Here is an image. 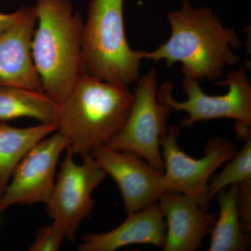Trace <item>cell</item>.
<instances>
[{
    "label": "cell",
    "instance_id": "obj_1",
    "mask_svg": "<svg viewBox=\"0 0 251 251\" xmlns=\"http://www.w3.org/2000/svg\"><path fill=\"white\" fill-rule=\"evenodd\" d=\"M167 18L169 39L154 50L145 51L144 59L165 60L168 67L179 63L184 77L199 82L219 80L225 67L240 62L232 52L242 46L237 32L224 27L210 8H195L184 0L181 9Z\"/></svg>",
    "mask_w": 251,
    "mask_h": 251
},
{
    "label": "cell",
    "instance_id": "obj_2",
    "mask_svg": "<svg viewBox=\"0 0 251 251\" xmlns=\"http://www.w3.org/2000/svg\"><path fill=\"white\" fill-rule=\"evenodd\" d=\"M133 99L134 94L128 86L106 82L84 73L59 103L57 130L74 154H89L120 131Z\"/></svg>",
    "mask_w": 251,
    "mask_h": 251
},
{
    "label": "cell",
    "instance_id": "obj_3",
    "mask_svg": "<svg viewBox=\"0 0 251 251\" xmlns=\"http://www.w3.org/2000/svg\"><path fill=\"white\" fill-rule=\"evenodd\" d=\"M37 27L31 54L43 90L57 103L67 97L84 74L83 23L70 0H36Z\"/></svg>",
    "mask_w": 251,
    "mask_h": 251
},
{
    "label": "cell",
    "instance_id": "obj_4",
    "mask_svg": "<svg viewBox=\"0 0 251 251\" xmlns=\"http://www.w3.org/2000/svg\"><path fill=\"white\" fill-rule=\"evenodd\" d=\"M125 0H91L82 31L85 74L106 82L128 86L140 78L145 50H134L126 34Z\"/></svg>",
    "mask_w": 251,
    "mask_h": 251
},
{
    "label": "cell",
    "instance_id": "obj_5",
    "mask_svg": "<svg viewBox=\"0 0 251 251\" xmlns=\"http://www.w3.org/2000/svg\"><path fill=\"white\" fill-rule=\"evenodd\" d=\"M216 85L228 86V92L224 95H208L201 89L199 81L184 77L183 87L187 100L180 102L173 98L172 92L175 86L170 82H166L157 92V99L171 107L173 111L188 114L182 122L184 126L217 119L236 120L238 136L245 140L251 136V85L247 69L240 67L232 71L226 75V80Z\"/></svg>",
    "mask_w": 251,
    "mask_h": 251
},
{
    "label": "cell",
    "instance_id": "obj_6",
    "mask_svg": "<svg viewBox=\"0 0 251 251\" xmlns=\"http://www.w3.org/2000/svg\"><path fill=\"white\" fill-rule=\"evenodd\" d=\"M137 82L133 104L125 125L105 145L118 151L138 155L163 171L161 142L168 132L167 119L173 110L157 99L154 68Z\"/></svg>",
    "mask_w": 251,
    "mask_h": 251
},
{
    "label": "cell",
    "instance_id": "obj_7",
    "mask_svg": "<svg viewBox=\"0 0 251 251\" xmlns=\"http://www.w3.org/2000/svg\"><path fill=\"white\" fill-rule=\"evenodd\" d=\"M179 136V127L171 126L161 142L164 162L162 177L163 191L182 193L208 209L210 203L207 198L209 179L239 150L235 144L226 138H214L206 144L204 156L197 159L180 149L177 142Z\"/></svg>",
    "mask_w": 251,
    "mask_h": 251
},
{
    "label": "cell",
    "instance_id": "obj_8",
    "mask_svg": "<svg viewBox=\"0 0 251 251\" xmlns=\"http://www.w3.org/2000/svg\"><path fill=\"white\" fill-rule=\"evenodd\" d=\"M74 153L67 147L57 181L47 204V212L66 238L73 240L79 226L90 216L95 201L92 192L106 177L90 153L82 156V163L74 161Z\"/></svg>",
    "mask_w": 251,
    "mask_h": 251
},
{
    "label": "cell",
    "instance_id": "obj_9",
    "mask_svg": "<svg viewBox=\"0 0 251 251\" xmlns=\"http://www.w3.org/2000/svg\"><path fill=\"white\" fill-rule=\"evenodd\" d=\"M67 147V139L58 132L31 148L18 163L0 196V211L16 204L46 203L53 189L59 156Z\"/></svg>",
    "mask_w": 251,
    "mask_h": 251
},
{
    "label": "cell",
    "instance_id": "obj_10",
    "mask_svg": "<svg viewBox=\"0 0 251 251\" xmlns=\"http://www.w3.org/2000/svg\"><path fill=\"white\" fill-rule=\"evenodd\" d=\"M107 175L117 183L127 214L137 212L158 202L163 191V171L141 157L99 145L90 153Z\"/></svg>",
    "mask_w": 251,
    "mask_h": 251
},
{
    "label": "cell",
    "instance_id": "obj_11",
    "mask_svg": "<svg viewBox=\"0 0 251 251\" xmlns=\"http://www.w3.org/2000/svg\"><path fill=\"white\" fill-rule=\"evenodd\" d=\"M36 22L34 6H23L21 17L0 34V86L44 92L31 54Z\"/></svg>",
    "mask_w": 251,
    "mask_h": 251
},
{
    "label": "cell",
    "instance_id": "obj_12",
    "mask_svg": "<svg viewBox=\"0 0 251 251\" xmlns=\"http://www.w3.org/2000/svg\"><path fill=\"white\" fill-rule=\"evenodd\" d=\"M166 224L164 251H195L210 233L217 215L186 195L166 192L158 201Z\"/></svg>",
    "mask_w": 251,
    "mask_h": 251
},
{
    "label": "cell",
    "instance_id": "obj_13",
    "mask_svg": "<svg viewBox=\"0 0 251 251\" xmlns=\"http://www.w3.org/2000/svg\"><path fill=\"white\" fill-rule=\"evenodd\" d=\"M166 224L158 202L128 214L116 228L83 238L77 247L80 251H115L133 244H150L163 249Z\"/></svg>",
    "mask_w": 251,
    "mask_h": 251
},
{
    "label": "cell",
    "instance_id": "obj_14",
    "mask_svg": "<svg viewBox=\"0 0 251 251\" xmlns=\"http://www.w3.org/2000/svg\"><path fill=\"white\" fill-rule=\"evenodd\" d=\"M239 185H231L218 196L219 214L211 229L209 251H245L251 245V234L243 227L239 214Z\"/></svg>",
    "mask_w": 251,
    "mask_h": 251
},
{
    "label": "cell",
    "instance_id": "obj_15",
    "mask_svg": "<svg viewBox=\"0 0 251 251\" xmlns=\"http://www.w3.org/2000/svg\"><path fill=\"white\" fill-rule=\"evenodd\" d=\"M57 129L55 122L27 128H15L0 123V196L23 157L36 143Z\"/></svg>",
    "mask_w": 251,
    "mask_h": 251
},
{
    "label": "cell",
    "instance_id": "obj_16",
    "mask_svg": "<svg viewBox=\"0 0 251 251\" xmlns=\"http://www.w3.org/2000/svg\"><path fill=\"white\" fill-rule=\"evenodd\" d=\"M59 103L44 92L22 87L0 86V122L21 117L41 123H57Z\"/></svg>",
    "mask_w": 251,
    "mask_h": 251
},
{
    "label": "cell",
    "instance_id": "obj_17",
    "mask_svg": "<svg viewBox=\"0 0 251 251\" xmlns=\"http://www.w3.org/2000/svg\"><path fill=\"white\" fill-rule=\"evenodd\" d=\"M242 150L228 162L219 174L214 176L208 184L207 198L209 202L220 191L231 185H239L251 179V136L245 140Z\"/></svg>",
    "mask_w": 251,
    "mask_h": 251
},
{
    "label": "cell",
    "instance_id": "obj_18",
    "mask_svg": "<svg viewBox=\"0 0 251 251\" xmlns=\"http://www.w3.org/2000/svg\"><path fill=\"white\" fill-rule=\"evenodd\" d=\"M66 236L62 229L52 224L44 226L36 234V239L29 247L30 251H57Z\"/></svg>",
    "mask_w": 251,
    "mask_h": 251
},
{
    "label": "cell",
    "instance_id": "obj_19",
    "mask_svg": "<svg viewBox=\"0 0 251 251\" xmlns=\"http://www.w3.org/2000/svg\"><path fill=\"white\" fill-rule=\"evenodd\" d=\"M238 204L241 221L244 229L251 232V179L239 184Z\"/></svg>",
    "mask_w": 251,
    "mask_h": 251
},
{
    "label": "cell",
    "instance_id": "obj_20",
    "mask_svg": "<svg viewBox=\"0 0 251 251\" xmlns=\"http://www.w3.org/2000/svg\"><path fill=\"white\" fill-rule=\"evenodd\" d=\"M22 13L23 7L12 14H3L0 12V34L12 25L21 17Z\"/></svg>",
    "mask_w": 251,
    "mask_h": 251
}]
</instances>
